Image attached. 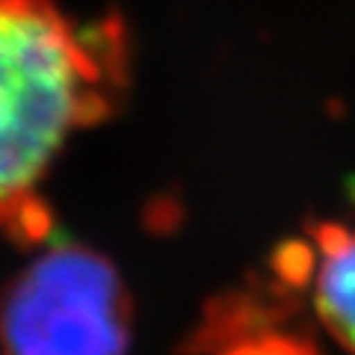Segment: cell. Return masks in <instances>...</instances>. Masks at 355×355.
Returning <instances> with one entry per match:
<instances>
[{"instance_id": "3", "label": "cell", "mask_w": 355, "mask_h": 355, "mask_svg": "<svg viewBox=\"0 0 355 355\" xmlns=\"http://www.w3.org/2000/svg\"><path fill=\"white\" fill-rule=\"evenodd\" d=\"M311 299L326 331L355 355V228L326 225L308 254Z\"/></svg>"}, {"instance_id": "1", "label": "cell", "mask_w": 355, "mask_h": 355, "mask_svg": "<svg viewBox=\"0 0 355 355\" xmlns=\"http://www.w3.org/2000/svg\"><path fill=\"white\" fill-rule=\"evenodd\" d=\"M125 83L119 24L71 15L60 0H0V231H51L44 181L77 130L113 113Z\"/></svg>"}, {"instance_id": "2", "label": "cell", "mask_w": 355, "mask_h": 355, "mask_svg": "<svg viewBox=\"0 0 355 355\" xmlns=\"http://www.w3.org/2000/svg\"><path fill=\"white\" fill-rule=\"evenodd\" d=\"M128 338L121 275L86 246L44 249L0 296L3 355H125Z\"/></svg>"}]
</instances>
